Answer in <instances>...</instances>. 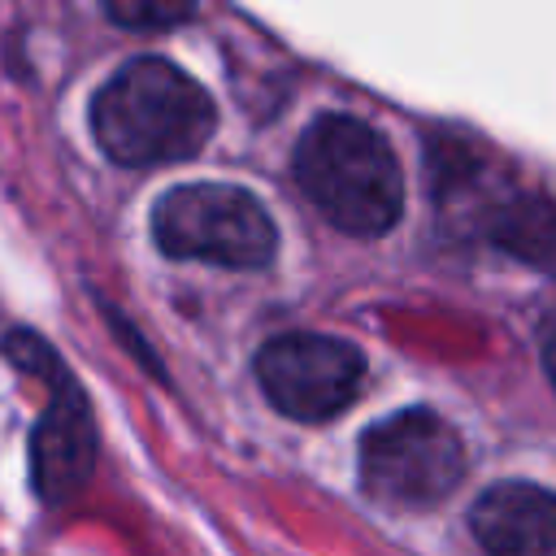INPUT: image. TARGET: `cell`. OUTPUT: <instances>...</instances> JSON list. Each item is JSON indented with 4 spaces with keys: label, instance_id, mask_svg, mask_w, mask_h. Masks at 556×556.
<instances>
[{
    "label": "cell",
    "instance_id": "5b68a950",
    "mask_svg": "<svg viewBox=\"0 0 556 556\" xmlns=\"http://www.w3.org/2000/svg\"><path fill=\"white\" fill-rule=\"evenodd\" d=\"M4 356L48 382V408L30 430V482L43 504H65L74 500L91 469H96V417L65 369V361L35 334V330H9L4 334Z\"/></svg>",
    "mask_w": 556,
    "mask_h": 556
},
{
    "label": "cell",
    "instance_id": "ba28073f",
    "mask_svg": "<svg viewBox=\"0 0 556 556\" xmlns=\"http://www.w3.org/2000/svg\"><path fill=\"white\" fill-rule=\"evenodd\" d=\"M104 13L117 26H174L195 13V4H169V0H109Z\"/></svg>",
    "mask_w": 556,
    "mask_h": 556
},
{
    "label": "cell",
    "instance_id": "7a4b0ae2",
    "mask_svg": "<svg viewBox=\"0 0 556 556\" xmlns=\"http://www.w3.org/2000/svg\"><path fill=\"white\" fill-rule=\"evenodd\" d=\"M295 187L352 239L387 235L404 213V174L391 143L361 117L321 113L295 143Z\"/></svg>",
    "mask_w": 556,
    "mask_h": 556
},
{
    "label": "cell",
    "instance_id": "8992f818",
    "mask_svg": "<svg viewBox=\"0 0 556 556\" xmlns=\"http://www.w3.org/2000/svg\"><path fill=\"white\" fill-rule=\"evenodd\" d=\"M256 382L265 400L291 421H330L339 417L365 382V356L348 339L291 330L269 339L256 352Z\"/></svg>",
    "mask_w": 556,
    "mask_h": 556
},
{
    "label": "cell",
    "instance_id": "277c9868",
    "mask_svg": "<svg viewBox=\"0 0 556 556\" xmlns=\"http://www.w3.org/2000/svg\"><path fill=\"white\" fill-rule=\"evenodd\" d=\"M469 469L465 443L434 408H400L361 434V486L387 508H430Z\"/></svg>",
    "mask_w": 556,
    "mask_h": 556
},
{
    "label": "cell",
    "instance_id": "3957f363",
    "mask_svg": "<svg viewBox=\"0 0 556 556\" xmlns=\"http://www.w3.org/2000/svg\"><path fill=\"white\" fill-rule=\"evenodd\" d=\"M152 239L174 261H208L222 269H261L278 252L265 204L230 182H182L152 204Z\"/></svg>",
    "mask_w": 556,
    "mask_h": 556
},
{
    "label": "cell",
    "instance_id": "52a82bcc",
    "mask_svg": "<svg viewBox=\"0 0 556 556\" xmlns=\"http://www.w3.org/2000/svg\"><path fill=\"white\" fill-rule=\"evenodd\" d=\"M469 530L486 556H556V491L495 482L473 500Z\"/></svg>",
    "mask_w": 556,
    "mask_h": 556
},
{
    "label": "cell",
    "instance_id": "6da1fadb",
    "mask_svg": "<svg viewBox=\"0 0 556 556\" xmlns=\"http://www.w3.org/2000/svg\"><path fill=\"white\" fill-rule=\"evenodd\" d=\"M213 130V96L165 56L126 61L91 100V135L100 152L126 169L191 161Z\"/></svg>",
    "mask_w": 556,
    "mask_h": 556
},
{
    "label": "cell",
    "instance_id": "9c48e42d",
    "mask_svg": "<svg viewBox=\"0 0 556 556\" xmlns=\"http://www.w3.org/2000/svg\"><path fill=\"white\" fill-rule=\"evenodd\" d=\"M539 356H543V369H547V378H552V387H556V313L543 321V339H539Z\"/></svg>",
    "mask_w": 556,
    "mask_h": 556
}]
</instances>
